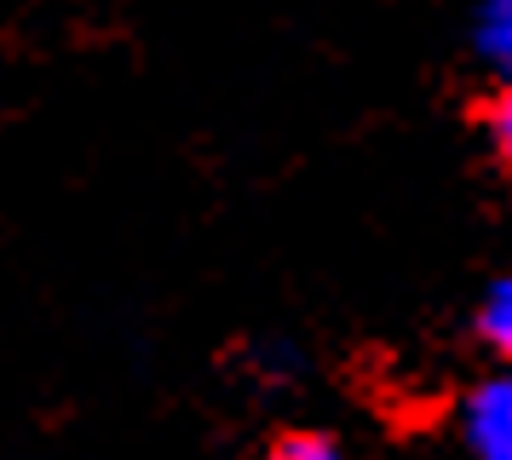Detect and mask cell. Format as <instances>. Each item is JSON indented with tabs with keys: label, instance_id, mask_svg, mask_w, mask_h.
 <instances>
[{
	"label": "cell",
	"instance_id": "cell-5",
	"mask_svg": "<svg viewBox=\"0 0 512 460\" xmlns=\"http://www.w3.org/2000/svg\"><path fill=\"white\" fill-rule=\"evenodd\" d=\"M489 144L501 150V161H512V81L495 92V104H489Z\"/></svg>",
	"mask_w": 512,
	"mask_h": 460
},
{
	"label": "cell",
	"instance_id": "cell-4",
	"mask_svg": "<svg viewBox=\"0 0 512 460\" xmlns=\"http://www.w3.org/2000/svg\"><path fill=\"white\" fill-rule=\"evenodd\" d=\"M265 460H340V443L328 432H282Z\"/></svg>",
	"mask_w": 512,
	"mask_h": 460
},
{
	"label": "cell",
	"instance_id": "cell-3",
	"mask_svg": "<svg viewBox=\"0 0 512 460\" xmlns=\"http://www.w3.org/2000/svg\"><path fill=\"white\" fill-rule=\"evenodd\" d=\"M478 340H484L501 363H512V271L495 276L484 288V299H478Z\"/></svg>",
	"mask_w": 512,
	"mask_h": 460
},
{
	"label": "cell",
	"instance_id": "cell-2",
	"mask_svg": "<svg viewBox=\"0 0 512 460\" xmlns=\"http://www.w3.org/2000/svg\"><path fill=\"white\" fill-rule=\"evenodd\" d=\"M472 52L501 81H512V0H478V12H472Z\"/></svg>",
	"mask_w": 512,
	"mask_h": 460
},
{
	"label": "cell",
	"instance_id": "cell-1",
	"mask_svg": "<svg viewBox=\"0 0 512 460\" xmlns=\"http://www.w3.org/2000/svg\"><path fill=\"white\" fill-rule=\"evenodd\" d=\"M466 460H512V374H495L461 403Z\"/></svg>",
	"mask_w": 512,
	"mask_h": 460
}]
</instances>
